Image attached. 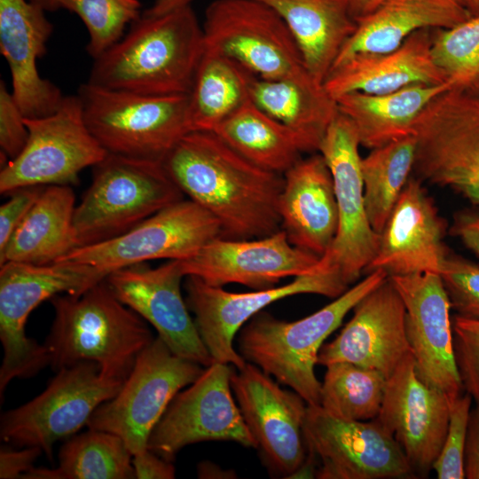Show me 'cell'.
<instances>
[{
	"mask_svg": "<svg viewBox=\"0 0 479 479\" xmlns=\"http://www.w3.org/2000/svg\"><path fill=\"white\" fill-rule=\"evenodd\" d=\"M161 162L183 193L219 221L222 238L255 239L281 230L283 175L254 164L214 131L188 132Z\"/></svg>",
	"mask_w": 479,
	"mask_h": 479,
	"instance_id": "1",
	"label": "cell"
},
{
	"mask_svg": "<svg viewBox=\"0 0 479 479\" xmlns=\"http://www.w3.org/2000/svg\"><path fill=\"white\" fill-rule=\"evenodd\" d=\"M204 51L202 26L191 5L159 16L142 12L94 59L87 82L146 96L189 95Z\"/></svg>",
	"mask_w": 479,
	"mask_h": 479,
	"instance_id": "2",
	"label": "cell"
},
{
	"mask_svg": "<svg viewBox=\"0 0 479 479\" xmlns=\"http://www.w3.org/2000/svg\"><path fill=\"white\" fill-rule=\"evenodd\" d=\"M51 302L54 318L43 344L55 372L90 361L103 376L125 381L154 339L146 321L115 296L106 279L80 294L55 295Z\"/></svg>",
	"mask_w": 479,
	"mask_h": 479,
	"instance_id": "3",
	"label": "cell"
},
{
	"mask_svg": "<svg viewBox=\"0 0 479 479\" xmlns=\"http://www.w3.org/2000/svg\"><path fill=\"white\" fill-rule=\"evenodd\" d=\"M388 277L382 270L373 271L332 302L293 322L259 312L241 330L240 355L288 386L307 404L319 405L321 382L314 369L324 342L357 303Z\"/></svg>",
	"mask_w": 479,
	"mask_h": 479,
	"instance_id": "4",
	"label": "cell"
},
{
	"mask_svg": "<svg viewBox=\"0 0 479 479\" xmlns=\"http://www.w3.org/2000/svg\"><path fill=\"white\" fill-rule=\"evenodd\" d=\"M184 196L161 161L107 153L75 207V248L117 237Z\"/></svg>",
	"mask_w": 479,
	"mask_h": 479,
	"instance_id": "5",
	"label": "cell"
},
{
	"mask_svg": "<svg viewBox=\"0 0 479 479\" xmlns=\"http://www.w3.org/2000/svg\"><path fill=\"white\" fill-rule=\"evenodd\" d=\"M106 277L95 267L70 262L40 265L10 261L0 265L1 399L12 380L32 377L50 365L44 344L26 334L29 314L45 300L80 294Z\"/></svg>",
	"mask_w": 479,
	"mask_h": 479,
	"instance_id": "6",
	"label": "cell"
},
{
	"mask_svg": "<svg viewBox=\"0 0 479 479\" xmlns=\"http://www.w3.org/2000/svg\"><path fill=\"white\" fill-rule=\"evenodd\" d=\"M85 123L107 153L162 161L191 131L188 95L146 96L82 83Z\"/></svg>",
	"mask_w": 479,
	"mask_h": 479,
	"instance_id": "7",
	"label": "cell"
},
{
	"mask_svg": "<svg viewBox=\"0 0 479 479\" xmlns=\"http://www.w3.org/2000/svg\"><path fill=\"white\" fill-rule=\"evenodd\" d=\"M413 135L419 179L479 205V90L448 89L435 97L416 120Z\"/></svg>",
	"mask_w": 479,
	"mask_h": 479,
	"instance_id": "8",
	"label": "cell"
},
{
	"mask_svg": "<svg viewBox=\"0 0 479 479\" xmlns=\"http://www.w3.org/2000/svg\"><path fill=\"white\" fill-rule=\"evenodd\" d=\"M202 372L201 365L174 354L157 336L139 353L118 393L95 410L86 426L117 435L132 456L141 454L170 402Z\"/></svg>",
	"mask_w": 479,
	"mask_h": 479,
	"instance_id": "9",
	"label": "cell"
},
{
	"mask_svg": "<svg viewBox=\"0 0 479 479\" xmlns=\"http://www.w3.org/2000/svg\"><path fill=\"white\" fill-rule=\"evenodd\" d=\"M202 29L205 50L258 77L313 78L284 20L260 1L214 0L206 9Z\"/></svg>",
	"mask_w": 479,
	"mask_h": 479,
	"instance_id": "10",
	"label": "cell"
},
{
	"mask_svg": "<svg viewBox=\"0 0 479 479\" xmlns=\"http://www.w3.org/2000/svg\"><path fill=\"white\" fill-rule=\"evenodd\" d=\"M31 401L4 412L0 433L4 441L40 448L50 459L56 442L77 433L95 410L113 398L124 381L103 376L94 362L64 367Z\"/></svg>",
	"mask_w": 479,
	"mask_h": 479,
	"instance_id": "11",
	"label": "cell"
},
{
	"mask_svg": "<svg viewBox=\"0 0 479 479\" xmlns=\"http://www.w3.org/2000/svg\"><path fill=\"white\" fill-rule=\"evenodd\" d=\"M28 130L21 152L0 172V192L27 186L70 185L79 173L101 161L107 152L89 130L78 95L65 96L47 116L26 118Z\"/></svg>",
	"mask_w": 479,
	"mask_h": 479,
	"instance_id": "12",
	"label": "cell"
},
{
	"mask_svg": "<svg viewBox=\"0 0 479 479\" xmlns=\"http://www.w3.org/2000/svg\"><path fill=\"white\" fill-rule=\"evenodd\" d=\"M221 236V224L212 214L192 200L183 199L128 232L74 248L57 262L90 265L108 276L116 270L150 260L186 259Z\"/></svg>",
	"mask_w": 479,
	"mask_h": 479,
	"instance_id": "13",
	"label": "cell"
},
{
	"mask_svg": "<svg viewBox=\"0 0 479 479\" xmlns=\"http://www.w3.org/2000/svg\"><path fill=\"white\" fill-rule=\"evenodd\" d=\"M186 303L194 314L200 338L213 361L240 369L247 364L234 349L233 340L244 324L268 305L286 297L315 294L336 298L349 287L321 260L311 273L294 278L287 284L247 293H232L205 283L194 276L185 281Z\"/></svg>",
	"mask_w": 479,
	"mask_h": 479,
	"instance_id": "14",
	"label": "cell"
},
{
	"mask_svg": "<svg viewBox=\"0 0 479 479\" xmlns=\"http://www.w3.org/2000/svg\"><path fill=\"white\" fill-rule=\"evenodd\" d=\"M359 145L354 124L339 111L318 149L332 174L338 211L334 239L321 260L349 287L365 271L380 242L366 213Z\"/></svg>",
	"mask_w": 479,
	"mask_h": 479,
	"instance_id": "15",
	"label": "cell"
},
{
	"mask_svg": "<svg viewBox=\"0 0 479 479\" xmlns=\"http://www.w3.org/2000/svg\"><path fill=\"white\" fill-rule=\"evenodd\" d=\"M233 368L213 361L177 396L154 427L148 450L168 461L186 445L204 441L258 444L232 395Z\"/></svg>",
	"mask_w": 479,
	"mask_h": 479,
	"instance_id": "16",
	"label": "cell"
},
{
	"mask_svg": "<svg viewBox=\"0 0 479 479\" xmlns=\"http://www.w3.org/2000/svg\"><path fill=\"white\" fill-rule=\"evenodd\" d=\"M307 450L319 460V479L414 477L404 451L376 420L337 418L320 405H307L303 422Z\"/></svg>",
	"mask_w": 479,
	"mask_h": 479,
	"instance_id": "17",
	"label": "cell"
},
{
	"mask_svg": "<svg viewBox=\"0 0 479 479\" xmlns=\"http://www.w3.org/2000/svg\"><path fill=\"white\" fill-rule=\"evenodd\" d=\"M320 262L321 257L291 244L282 230L255 239L219 237L180 260L185 277L194 276L214 287L236 283L255 290L311 273Z\"/></svg>",
	"mask_w": 479,
	"mask_h": 479,
	"instance_id": "18",
	"label": "cell"
},
{
	"mask_svg": "<svg viewBox=\"0 0 479 479\" xmlns=\"http://www.w3.org/2000/svg\"><path fill=\"white\" fill-rule=\"evenodd\" d=\"M180 260L151 268L145 263L111 272L106 281L115 296L151 324L170 350L204 366L213 359L181 293Z\"/></svg>",
	"mask_w": 479,
	"mask_h": 479,
	"instance_id": "19",
	"label": "cell"
},
{
	"mask_svg": "<svg viewBox=\"0 0 479 479\" xmlns=\"http://www.w3.org/2000/svg\"><path fill=\"white\" fill-rule=\"evenodd\" d=\"M405 307V329L418 375L452 399L464 389L453 346L451 302L436 273L390 276Z\"/></svg>",
	"mask_w": 479,
	"mask_h": 479,
	"instance_id": "20",
	"label": "cell"
},
{
	"mask_svg": "<svg viewBox=\"0 0 479 479\" xmlns=\"http://www.w3.org/2000/svg\"><path fill=\"white\" fill-rule=\"evenodd\" d=\"M450 404L446 393L418 375L412 354L387 379L375 419L400 445L415 475H426L441 452Z\"/></svg>",
	"mask_w": 479,
	"mask_h": 479,
	"instance_id": "21",
	"label": "cell"
},
{
	"mask_svg": "<svg viewBox=\"0 0 479 479\" xmlns=\"http://www.w3.org/2000/svg\"><path fill=\"white\" fill-rule=\"evenodd\" d=\"M231 384L244 420L269 463L277 471L294 475L307 457L305 400L294 390L282 389L252 363L233 370Z\"/></svg>",
	"mask_w": 479,
	"mask_h": 479,
	"instance_id": "22",
	"label": "cell"
},
{
	"mask_svg": "<svg viewBox=\"0 0 479 479\" xmlns=\"http://www.w3.org/2000/svg\"><path fill=\"white\" fill-rule=\"evenodd\" d=\"M352 310V318L335 339L321 347L318 364L351 363L377 370L388 379L412 354L405 307L389 277Z\"/></svg>",
	"mask_w": 479,
	"mask_h": 479,
	"instance_id": "23",
	"label": "cell"
},
{
	"mask_svg": "<svg viewBox=\"0 0 479 479\" xmlns=\"http://www.w3.org/2000/svg\"><path fill=\"white\" fill-rule=\"evenodd\" d=\"M446 224L420 179L410 177L381 232L376 254L365 270L389 277L439 274L449 254Z\"/></svg>",
	"mask_w": 479,
	"mask_h": 479,
	"instance_id": "24",
	"label": "cell"
},
{
	"mask_svg": "<svg viewBox=\"0 0 479 479\" xmlns=\"http://www.w3.org/2000/svg\"><path fill=\"white\" fill-rule=\"evenodd\" d=\"M52 31L41 6L28 0H0V51L9 66L12 95L26 118L51 114L65 97L40 76L36 67L47 53Z\"/></svg>",
	"mask_w": 479,
	"mask_h": 479,
	"instance_id": "25",
	"label": "cell"
},
{
	"mask_svg": "<svg viewBox=\"0 0 479 479\" xmlns=\"http://www.w3.org/2000/svg\"><path fill=\"white\" fill-rule=\"evenodd\" d=\"M278 209L280 229L294 246L322 257L338 225L330 169L318 153L301 158L283 174Z\"/></svg>",
	"mask_w": 479,
	"mask_h": 479,
	"instance_id": "26",
	"label": "cell"
},
{
	"mask_svg": "<svg viewBox=\"0 0 479 479\" xmlns=\"http://www.w3.org/2000/svg\"><path fill=\"white\" fill-rule=\"evenodd\" d=\"M432 35L431 29H421L391 51L356 54L332 68L323 86L335 99L353 91L382 94L418 83H445L431 55Z\"/></svg>",
	"mask_w": 479,
	"mask_h": 479,
	"instance_id": "27",
	"label": "cell"
},
{
	"mask_svg": "<svg viewBox=\"0 0 479 479\" xmlns=\"http://www.w3.org/2000/svg\"><path fill=\"white\" fill-rule=\"evenodd\" d=\"M472 16L460 0H386L356 20L333 68L356 54L391 51L419 30L453 27Z\"/></svg>",
	"mask_w": 479,
	"mask_h": 479,
	"instance_id": "28",
	"label": "cell"
},
{
	"mask_svg": "<svg viewBox=\"0 0 479 479\" xmlns=\"http://www.w3.org/2000/svg\"><path fill=\"white\" fill-rule=\"evenodd\" d=\"M249 99L287 127L303 153L318 152L327 129L339 114L336 100L311 77L263 79L254 75Z\"/></svg>",
	"mask_w": 479,
	"mask_h": 479,
	"instance_id": "29",
	"label": "cell"
},
{
	"mask_svg": "<svg viewBox=\"0 0 479 479\" xmlns=\"http://www.w3.org/2000/svg\"><path fill=\"white\" fill-rule=\"evenodd\" d=\"M279 13L293 35L306 68L324 82L357 22L349 0H257Z\"/></svg>",
	"mask_w": 479,
	"mask_h": 479,
	"instance_id": "30",
	"label": "cell"
},
{
	"mask_svg": "<svg viewBox=\"0 0 479 479\" xmlns=\"http://www.w3.org/2000/svg\"><path fill=\"white\" fill-rule=\"evenodd\" d=\"M448 89V82L418 83L382 94L353 91L335 100L339 111L354 124L360 145L372 150L413 135L420 113L435 97Z\"/></svg>",
	"mask_w": 479,
	"mask_h": 479,
	"instance_id": "31",
	"label": "cell"
},
{
	"mask_svg": "<svg viewBox=\"0 0 479 479\" xmlns=\"http://www.w3.org/2000/svg\"><path fill=\"white\" fill-rule=\"evenodd\" d=\"M75 196L70 185L45 186L0 253L6 262L49 264L75 247Z\"/></svg>",
	"mask_w": 479,
	"mask_h": 479,
	"instance_id": "32",
	"label": "cell"
},
{
	"mask_svg": "<svg viewBox=\"0 0 479 479\" xmlns=\"http://www.w3.org/2000/svg\"><path fill=\"white\" fill-rule=\"evenodd\" d=\"M254 75L238 62L205 50L188 95L191 131H214L247 102Z\"/></svg>",
	"mask_w": 479,
	"mask_h": 479,
	"instance_id": "33",
	"label": "cell"
},
{
	"mask_svg": "<svg viewBox=\"0 0 479 479\" xmlns=\"http://www.w3.org/2000/svg\"><path fill=\"white\" fill-rule=\"evenodd\" d=\"M214 132L254 164L281 175L294 166L303 153L293 133L250 99Z\"/></svg>",
	"mask_w": 479,
	"mask_h": 479,
	"instance_id": "34",
	"label": "cell"
},
{
	"mask_svg": "<svg viewBox=\"0 0 479 479\" xmlns=\"http://www.w3.org/2000/svg\"><path fill=\"white\" fill-rule=\"evenodd\" d=\"M54 468L33 467L23 479H135L132 455L113 433L89 428L67 440Z\"/></svg>",
	"mask_w": 479,
	"mask_h": 479,
	"instance_id": "35",
	"label": "cell"
},
{
	"mask_svg": "<svg viewBox=\"0 0 479 479\" xmlns=\"http://www.w3.org/2000/svg\"><path fill=\"white\" fill-rule=\"evenodd\" d=\"M417 142L414 135L372 149L361 159L366 213L380 233L414 169Z\"/></svg>",
	"mask_w": 479,
	"mask_h": 479,
	"instance_id": "36",
	"label": "cell"
},
{
	"mask_svg": "<svg viewBox=\"0 0 479 479\" xmlns=\"http://www.w3.org/2000/svg\"><path fill=\"white\" fill-rule=\"evenodd\" d=\"M387 378L381 372L351 363L326 365L321 382L320 406L328 413L349 420H371L381 410Z\"/></svg>",
	"mask_w": 479,
	"mask_h": 479,
	"instance_id": "37",
	"label": "cell"
},
{
	"mask_svg": "<svg viewBox=\"0 0 479 479\" xmlns=\"http://www.w3.org/2000/svg\"><path fill=\"white\" fill-rule=\"evenodd\" d=\"M431 55L451 89L479 90V14L432 35Z\"/></svg>",
	"mask_w": 479,
	"mask_h": 479,
	"instance_id": "38",
	"label": "cell"
},
{
	"mask_svg": "<svg viewBox=\"0 0 479 479\" xmlns=\"http://www.w3.org/2000/svg\"><path fill=\"white\" fill-rule=\"evenodd\" d=\"M73 12L85 25L89 42L88 54L97 59L125 35L128 25L137 20L141 15L139 0H72Z\"/></svg>",
	"mask_w": 479,
	"mask_h": 479,
	"instance_id": "39",
	"label": "cell"
},
{
	"mask_svg": "<svg viewBox=\"0 0 479 479\" xmlns=\"http://www.w3.org/2000/svg\"><path fill=\"white\" fill-rule=\"evenodd\" d=\"M473 397L469 393L451 400L447 434L432 469L438 479H463L464 454Z\"/></svg>",
	"mask_w": 479,
	"mask_h": 479,
	"instance_id": "40",
	"label": "cell"
},
{
	"mask_svg": "<svg viewBox=\"0 0 479 479\" xmlns=\"http://www.w3.org/2000/svg\"><path fill=\"white\" fill-rule=\"evenodd\" d=\"M439 276L458 315L479 319V265L449 255Z\"/></svg>",
	"mask_w": 479,
	"mask_h": 479,
	"instance_id": "41",
	"label": "cell"
},
{
	"mask_svg": "<svg viewBox=\"0 0 479 479\" xmlns=\"http://www.w3.org/2000/svg\"><path fill=\"white\" fill-rule=\"evenodd\" d=\"M453 346L464 389L479 400V319L457 315L452 321Z\"/></svg>",
	"mask_w": 479,
	"mask_h": 479,
	"instance_id": "42",
	"label": "cell"
},
{
	"mask_svg": "<svg viewBox=\"0 0 479 479\" xmlns=\"http://www.w3.org/2000/svg\"><path fill=\"white\" fill-rule=\"evenodd\" d=\"M28 130L24 115L12 90L4 81L0 82V147L1 153L10 160L14 159L24 148ZM9 160V161H10Z\"/></svg>",
	"mask_w": 479,
	"mask_h": 479,
	"instance_id": "43",
	"label": "cell"
},
{
	"mask_svg": "<svg viewBox=\"0 0 479 479\" xmlns=\"http://www.w3.org/2000/svg\"><path fill=\"white\" fill-rule=\"evenodd\" d=\"M45 186H27L11 192L0 207V253L35 204Z\"/></svg>",
	"mask_w": 479,
	"mask_h": 479,
	"instance_id": "44",
	"label": "cell"
},
{
	"mask_svg": "<svg viewBox=\"0 0 479 479\" xmlns=\"http://www.w3.org/2000/svg\"><path fill=\"white\" fill-rule=\"evenodd\" d=\"M43 451L37 447L26 446L20 450L1 448L0 478H22L31 468Z\"/></svg>",
	"mask_w": 479,
	"mask_h": 479,
	"instance_id": "45",
	"label": "cell"
},
{
	"mask_svg": "<svg viewBox=\"0 0 479 479\" xmlns=\"http://www.w3.org/2000/svg\"><path fill=\"white\" fill-rule=\"evenodd\" d=\"M132 464L137 479H173L176 469L168 461L150 450L132 456Z\"/></svg>",
	"mask_w": 479,
	"mask_h": 479,
	"instance_id": "46",
	"label": "cell"
},
{
	"mask_svg": "<svg viewBox=\"0 0 479 479\" xmlns=\"http://www.w3.org/2000/svg\"><path fill=\"white\" fill-rule=\"evenodd\" d=\"M469 414L464 454L465 478L479 479V400Z\"/></svg>",
	"mask_w": 479,
	"mask_h": 479,
	"instance_id": "47",
	"label": "cell"
},
{
	"mask_svg": "<svg viewBox=\"0 0 479 479\" xmlns=\"http://www.w3.org/2000/svg\"><path fill=\"white\" fill-rule=\"evenodd\" d=\"M452 232L479 255V215H460L453 224Z\"/></svg>",
	"mask_w": 479,
	"mask_h": 479,
	"instance_id": "48",
	"label": "cell"
},
{
	"mask_svg": "<svg viewBox=\"0 0 479 479\" xmlns=\"http://www.w3.org/2000/svg\"><path fill=\"white\" fill-rule=\"evenodd\" d=\"M193 0H155L154 4L143 12L151 16L163 15L176 10L189 6Z\"/></svg>",
	"mask_w": 479,
	"mask_h": 479,
	"instance_id": "49",
	"label": "cell"
},
{
	"mask_svg": "<svg viewBox=\"0 0 479 479\" xmlns=\"http://www.w3.org/2000/svg\"><path fill=\"white\" fill-rule=\"evenodd\" d=\"M386 0H349L350 13L354 20L367 15Z\"/></svg>",
	"mask_w": 479,
	"mask_h": 479,
	"instance_id": "50",
	"label": "cell"
},
{
	"mask_svg": "<svg viewBox=\"0 0 479 479\" xmlns=\"http://www.w3.org/2000/svg\"><path fill=\"white\" fill-rule=\"evenodd\" d=\"M28 1L41 6L45 12H55L59 9H65L70 12H73L72 0H28Z\"/></svg>",
	"mask_w": 479,
	"mask_h": 479,
	"instance_id": "51",
	"label": "cell"
},
{
	"mask_svg": "<svg viewBox=\"0 0 479 479\" xmlns=\"http://www.w3.org/2000/svg\"><path fill=\"white\" fill-rule=\"evenodd\" d=\"M462 4L468 9L471 14H479V0H460Z\"/></svg>",
	"mask_w": 479,
	"mask_h": 479,
	"instance_id": "52",
	"label": "cell"
}]
</instances>
